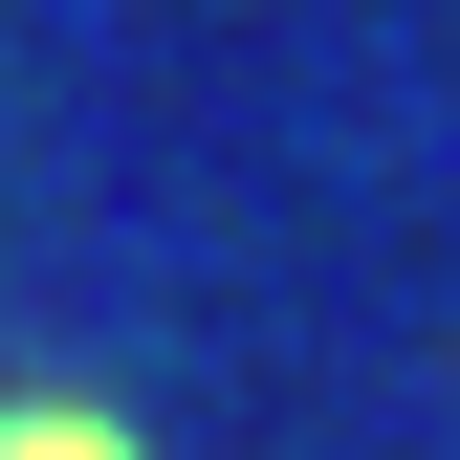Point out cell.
I'll use <instances>...</instances> for the list:
<instances>
[{
    "label": "cell",
    "instance_id": "6da1fadb",
    "mask_svg": "<svg viewBox=\"0 0 460 460\" xmlns=\"http://www.w3.org/2000/svg\"><path fill=\"white\" fill-rule=\"evenodd\" d=\"M0 460H154L110 394H0Z\"/></svg>",
    "mask_w": 460,
    "mask_h": 460
}]
</instances>
